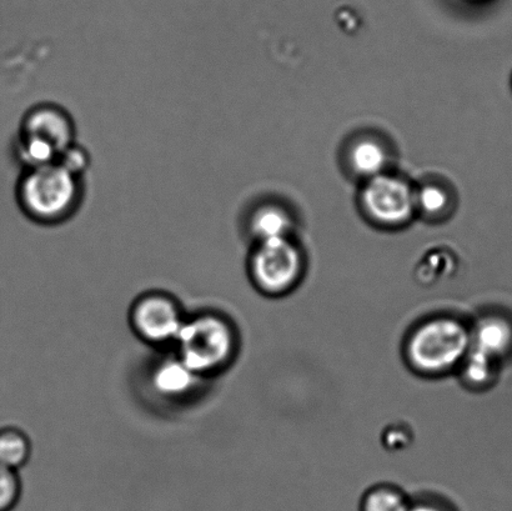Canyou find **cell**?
I'll return each mask as SVG.
<instances>
[{
    "label": "cell",
    "mask_w": 512,
    "mask_h": 511,
    "mask_svg": "<svg viewBox=\"0 0 512 511\" xmlns=\"http://www.w3.org/2000/svg\"><path fill=\"white\" fill-rule=\"evenodd\" d=\"M20 493L22 484L17 470L0 464V511H12L19 502Z\"/></svg>",
    "instance_id": "15"
},
{
    "label": "cell",
    "mask_w": 512,
    "mask_h": 511,
    "mask_svg": "<svg viewBox=\"0 0 512 511\" xmlns=\"http://www.w3.org/2000/svg\"><path fill=\"white\" fill-rule=\"evenodd\" d=\"M74 124L62 108L42 104L30 109L22 123L20 137L34 138L52 145L60 155L74 144Z\"/></svg>",
    "instance_id": "8"
},
{
    "label": "cell",
    "mask_w": 512,
    "mask_h": 511,
    "mask_svg": "<svg viewBox=\"0 0 512 511\" xmlns=\"http://www.w3.org/2000/svg\"><path fill=\"white\" fill-rule=\"evenodd\" d=\"M351 169L360 177L371 179L383 174L388 163V153L374 139H361L350 150Z\"/></svg>",
    "instance_id": "11"
},
{
    "label": "cell",
    "mask_w": 512,
    "mask_h": 511,
    "mask_svg": "<svg viewBox=\"0 0 512 511\" xmlns=\"http://www.w3.org/2000/svg\"><path fill=\"white\" fill-rule=\"evenodd\" d=\"M471 348L488 355L501 365L512 359V313L493 308L470 320Z\"/></svg>",
    "instance_id": "7"
},
{
    "label": "cell",
    "mask_w": 512,
    "mask_h": 511,
    "mask_svg": "<svg viewBox=\"0 0 512 511\" xmlns=\"http://www.w3.org/2000/svg\"><path fill=\"white\" fill-rule=\"evenodd\" d=\"M174 344L177 357L202 378L222 372L232 364L239 350V335L224 315L200 313L185 319Z\"/></svg>",
    "instance_id": "2"
},
{
    "label": "cell",
    "mask_w": 512,
    "mask_h": 511,
    "mask_svg": "<svg viewBox=\"0 0 512 511\" xmlns=\"http://www.w3.org/2000/svg\"><path fill=\"white\" fill-rule=\"evenodd\" d=\"M416 207L423 209V212L428 215H436L446 208L449 203L448 194L444 189L435 187V185H428L415 194Z\"/></svg>",
    "instance_id": "16"
},
{
    "label": "cell",
    "mask_w": 512,
    "mask_h": 511,
    "mask_svg": "<svg viewBox=\"0 0 512 511\" xmlns=\"http://www.w3.org/2000/svg\"><path fill=\"white\" fill-rule=\"evenodd\" d=\"M415 194L403 179L383 173L365 184L361 204L374 222L385 227H399L415 212Z\"/></svg>",
    "instance_id": "6"
},
{
    "label": "cell",
    "mask_w": 512,
    "mask_h": 511,
    "mask_svg": "<svg viewBox=\"0 0 512 511\" xmlns=\"http://www.w3.org/2000/svg\"><path fill=\"white\" fill-rule=\"evenodd\" d=\"M409 511H459L449 500L438 495H423L411 500Z\"/></svg>",
    "instance_id": "17"
},
{
    "label": "cell",
    "mask_w": 512,
    "mask_h": 511,
    "mask_svg": "<svg viewBox=\"0 0 512 511\" xmlns=\"http://www.w3.org/2000/svg\"><path fill=\"white\" fill-rule=\"evenodd\" d=\"M185 319L178 300L163 292L140 295L129 313L133 332L143 342L154 345L174 344Z\"/></svg>",
    "instance_id": "5"
},
{
    "label": "cell",
    "mask_w": 512,
    "mask_h": 511,
    "mask_svg": "<svg viewBox=\"0 0 512 511\" xmlns=\"http://www.w3.org/2000/svg\"><path fill=\"white\" fill-rule=\"evenodd\" d=\"M57 163L62 164L63 167L80 177V174L87 168L88 157L83 149L75 147L73 144L72 147L68 148L60 155Z\"/></svg>",
    "instance_id": "18"
},
{
    "label": "cell",
    "mask_w": 512,
    "mask_h": 511,
    "mask_svg": "<svg viewBox=\"0 0 512 511\" xmlns=\"http://www.w3.org/2000/svg\"><path fill=\"white\" fill-rule=\"evenodd\" d=\"M32 452L30 442L22 430L5 428L0 430V464L18 470L28 462Z\"/></svg>",
    "instance_id": "14"
},
{
    "label": "cell",
    "mask_w": 512,
    "mask_h": 511,
    "mask_svg": "<svg viewBox=\"0 0 512 511\" xmlns=\"http://www.w3.org/2000/svg\"><path fill=\"white\" fill-rule=\"evenodd\" d=\"M197 374L193 373L178 357L159 365L154 373V387L168 397H182L197 384Z\"/></svg>",
    "instance_id": "10"
},
{
    "label": "cell",
    "mask_w": 512,
    "mask_h": 511,
    "mask_svg": "<svg viewBox=\"0 0 512 511\" xmlns=\"http://www.w3.org/2000/svg\"><path fill=\"white\" fill-rule=\"evenodd\" d=\"M504 365L473 348L461 363L458 373L461 384L471 392H486L499 382Z\"/></svg>",
    "instance_id": "9"
},
{
    "label": "cell",
    "mask_w": 512,
    "mask_h": 511,
    "mask_svg": "<svg viewBox=\"0 0 512 511\" xmlns=\"http://www.w3.org/2000/svg\"><path fill=\"white\" fill-rule=\"evenodd\" d=\"M18 199L23 212L35 222H63L79 207L80 177L59 163L27 169L19 182Z\"/></svg>",
    "instance_id": "3"
},
{
    "label": "cell",
    "mask_w": 512,
    "mask_h": 511,
    "mask_svg": "<svg viewBox=\"0 0 512 511\" xmlns=\"http://www.w3.org/2000/svg\"><path fill=\"white\" fill-rule=\"evenodd\" d=\"M248 272L258 292L269 298H283L303 280L305 259L290 238L259 242L250 254Z\"/></svg>",
    "instance_id": "4"
},
{
    "label": "cell",
    "mask_w": 512,
    "mask_h": 511,
    "mask_svg": "<svg viewBox=\"0 0 512 511\" xmlns=\"http://www.w3.org/2000/svg\"><path fill=\"white\" fill-rule=\"evenodd\" d=\"M411 500L413 498L394 484H378L366 490L359 511H409Z\"/></svg>",
    "instance_id": "13"
},
{
    "label": "cell",
    "mask_w": 512,
    "mask_h": 511,
    "mask_svg": "<svg viewBox=\"0 0 512 511\" xmlns=\"http://www.w3.org/2000/svg\"><path fill=\"white\" fill-rule=\"evenodd\" d=\"M470 349V320L458 314L435 313L410 328L403 343V357L418 377L439 379L458 373Z\"/></svg>",
    "instance_id": "1"
},
{
    "label": "cell",
    "mask_w": 512,
    "mask_h": 511,
    "mask_svg": "<svg viewBox=\"0 0 512 511\" xmlns=\"http://www.w3.org/2000/svg\"><path fill=\"white\" fill-rule=\"evenodd\" d=\"M250 229L258 243L289 238L291 218L276 205H264L253 214Z\"/></svg>",
    "instance_id": "12"
},
{
    "label": "cell",
    "mask_w": 512,
    "mask_h": 511,
    "mask_svg": "<svg viewBox=\"0 0 512 511\" xmlns=\"http://www.w3.org/2000/svg\"><path fill=\"white\" fill-rule=\"evenodd\" d=\"M385 442L390 440V448H404L410 443L409 430L401 429V427H391L390 432L385 435Z\"/></svg>",
    "instance_id": "19"
}]
</instances>
